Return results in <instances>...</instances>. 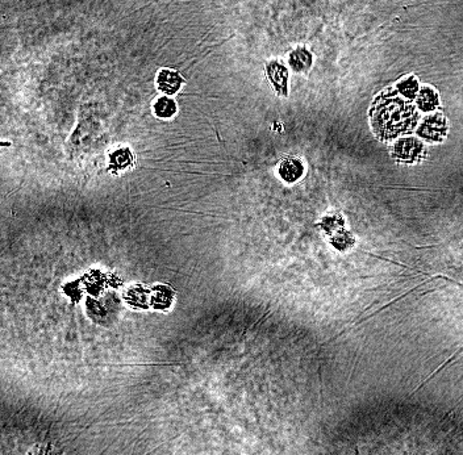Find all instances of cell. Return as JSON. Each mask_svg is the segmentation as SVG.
I'll return each mask as SVG.
<instances>
[{
    "instance_id": "cell-1",
    "label": "cell",
    "mask_w": 463,
    "mask_h": 455,
    "mask_svg": "<svg viewBox=\"0 0 463 455\" xmlns=\"http://www.w3.org/2000/svg\"><path fill=\"white\" fill-rule=\"evenodd\" d=\"M419 120L417 107L394 89L381 91L370 108L371 127L381 141H393L412 133Z\"/></svg>"
},
{
    "instance_id": "cell-2",
    "label": "cell",
    "mask_w": 463,
    "mask_h": 455,
    "mask_svg": "<svg viewBox=\"0 0 463 455\" xmlns=\"http://www.w3.org/2000/svg\"><path fill=\"white\" fill-rule=\"evenodd\" d=\"M391 156L397 163L415 165L425 160L426 147L415 137L399 138L391 147Z\"/></svg>"
},
{
    "instance_id": "cell-3",
    "label": "cell",
    "mask_w": 463,
    "mask_h": 455,
    "mask_svg": "<svg viewBox=\"0 0 463 455\" xmlns=\"http://www.w3.org/2000/svg\"><path fill=\"white\" fill-rule=\"evenodd\" d=\"M448 134V121L441 113H432L422 120L417 136L428 142H442Z\"/></svg>"
},
{
    "instance_id": "cell-4",
    "label": "cell",
    "mask_w": 463,
    "mask_h": 455,
    "mask_svg": "<svg viewBox=\"0 0 463 455\" xmlns=\"http://www.w3.org/2000/svg\"><path fill=\"white\" fill-rule=\"evenodd\" d=\"M266 75L270 83L273 84L275 93L279 96L288 95V70L281 61H270L266 65Z\"/></svg>"
},
{
    "instance_id": "cell-5",
    "label": "cell",
    "mask_w": 463,
    "mask_h": 455,
    "mask_svg": "<svg viewBox=\"0 0 463 455\" xmlns=\"http://www.w3.org/2000/svg\"><path fill=\"white\" fill-rule=\"evenodd\" d=\"M155 83H157V87L164 94L174 95L180 90V87L185 83V80L178 71L173 68H161L157 73Z\"/></svg>"
},
{
    "instance_id": "cell-6",
    "label": "cell",
    "mask_w": 463,
    "mask_h": 455,
    "mask_svg": "<svg viewBox=\"0 0 463 455\" xmlns=\"http://www.w3.org/2000/svg\"><path fill=\"white\" fill-rule=\"evenodd\" d=\"M278 173L286 183H295L304 174V165L296 157H286L279 163Z\"/></svg>"
},
{
    "instance_id": "cell-7",
    "label": "cell",
    "mask_w": 463,
    "mask_h": 455,
    "mask_svg": "<svg viewBox=\"0 0 463 455\" xmlns=\"http://www.w3.org/2000/svg\"><path fill=\"white\" fill-rule=\"evenodd\" d=\"M288 64L295 73L307 74L314 65V55L305 48H296L290 53Z\"/></svg>"
},
{
    "instance_id": "cell-8",
    "label": "cell",
    "mask_w": 463,
    "mask_h": 455,
    "mask_svg": "<svg viewBox=\"0 0 463 455\" xmlns=\"http://www.w3.org/2000/svg\"><path fill=\"white\" fill-rule=\"evenodd\" d=\"M416 103L422 112L436 111L437 108L440 107V96H438L436 89L428 84L422 86L420 93L416 98Z\"/></svg>"
},
{
    "instance_id": "cell-9",
    "label": "cell",
    "mask_w": 463,
    "mask_h": 455,
    "mask_svg": "<svg viewBox=\"0 0 463 455\" xmlns=\"http://www.w3.org/2000/svg\"><path fill=\"white\" fill-rule=\"evenodd\" d=\"M396 90L406 99L412 102L413 99L417 98V95L420 93V84L415 75H408L399 81V83L396 84Z\"/></svg>"
},
{
    "instance_id": "cell-10",
    "label": "cell",
    "mask_w": 463,
    "mask_h": 455,
    "mask_svg": "<svg viewBox=\"0 0 463 455\" xmlns=\"http://www.w3.org/2000/svg\"><path fill=\"white\" fill-rule=\"evenodd\" d=\"M154 112L161 119H170L177 113V104L171 98L162 96L154 103Z\"/></svg>"
},
{
    "instance_id": "cell-11",
    "label": "cell",
    "mask_w": 463,
    "mask_h": 455,
    "mask_svg": "<svg viewBox=\"0 0 463 455\" xmlns=\"http://www.w3.org/2000/svg\"><path fill=\"white\" fill-rule=\"evenodd\" d=\"M111 160H112V165H117V167L119 169H122V167H125L126 165H125V162L126 163H129V161H131V154H129V151L128 150H125V149H122V150H119V151H116V153H113L112 154V157H111Z\"/></svg>"
}]
</instances>
